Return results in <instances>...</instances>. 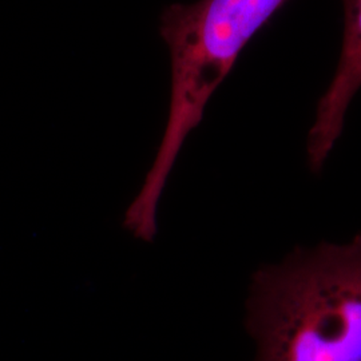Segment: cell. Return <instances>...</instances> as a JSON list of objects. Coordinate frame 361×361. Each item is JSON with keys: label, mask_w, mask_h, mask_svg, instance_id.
I'll return each instance as SVG.
<instances>
[{"label": "cell", "mask_w": 361, "mask_h": 361, "mask_svg": "<svg viewBox=\"0 0 361 361\" xmlns=\"http://www.w3.org/2000/svg\"><path fill=\"white\" fill-rule=\"evenodd\" d=\"M245 325L255 361H361V233L259 268Z\"/></svg>", "instance_id": "cell-1"}, {"label": "cell", "mask_w": 361, "mask_h": 361, "mask_svg": "<svg viewBox=\"0 0 361 361\" xmlns=\"http://www.w3.org/2000/svg\"><path fill=\"white\" fill-rule=\"evenodd\" d=\"M288 1L198 0L171 4L161 15L159 34L171 58L170 110L154 162L125 213L123 226L134 237L157 235L159 200L182 145L240 52Z\"/></svg>", "instance_id": "cell-2"}, {"label": "cell", "mask_w": 361, "mask_h": 361, "mask_svg": "<svg viewBox=\"0 0 361 361\" xmlns=\"http://www.w3.org/2000/svg\"><path fill=\"white\" fill-rule=\"evenodd\" d=\"M344 37L335 75L320 98L308 133L307 155L313 173L324 164L341 135L350 101L361 87V0H343Z\"/></svg>", "instance_id": "cell-3"}]
</instances>
